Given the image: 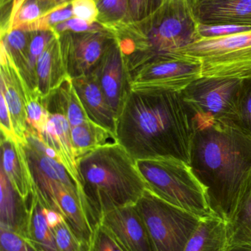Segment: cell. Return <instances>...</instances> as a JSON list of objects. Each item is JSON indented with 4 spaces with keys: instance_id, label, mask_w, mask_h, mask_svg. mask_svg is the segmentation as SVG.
I'll use <instances>...</instances> for the list:
<instances>
[{
    "instance_id": "13",
    "label": "cell",
    "mask_w": 251,
    "mask_h": 251,
    "mask_svg": "<svg viewBox=\"0 0 251 251\" xmlns=\"http://www.w3.org/2000/svg\"><path fill=\"white\" fill-rule=\"evenodd\" d=\"M100 223L124 251H156L136 205L113 209L104 214Z\"/></svg>"
},
{
    "instance_id": "15",
    "label": "cell",
    "mask_w": 251,
    "mask_h": 251,
    "mask_svg": "<svg viewBox=\"0 0 251 251\" xmlns=\"http://www.w3.org/2000/svg\"><path fill=\"white\" fill-rule=\"evenodd\" d=\"M72 82L88 119L116 134L117 117L109 106L97 76L91 72L72 79Z\"/></svg>"
},
{
    "instance_id": "6",
    "label": "cell",
    "mask_w": 251,
    "mask_h": 251,
    "mask_svg": "<svg viewBox=\"0 0 251 251\" xmlns=\"http://www.w3.org/2000/svg\"><path fill=\"white\" fill-rule=\"evenodd\" d=\"M195 59L203 76L244 79L251 77V31L231 36L199 39L176 56Z\"/></svg>"
},
{
    "instance_id": "5",
    "label": "cell",
    "mask_w": 251,
    "mask_h": 251,
    "mask_svg": "<svg viewBox=\"0 0 251 251\" xmlns=\"http://www.w3.org/2000/svg\"><path fill=\"white\" fill-rule=\"evenodd\" d=\"M147 190L167 203L200 218L216 215L207 190L189 164L173 158L136 160Z\"/></svg>"
},
{
    "instance_id": "11",
    "label": "cell",
    "mask_w": 251,
    "mask_h": 251,
    "mask_svg": "<svg viewBox=\"0 0 251 251\" xmlns=\"http://www.w3.org/2000/svg\"><path fill=\"white\" fill-rule=\"evenodd\" d=\"M93 73L111 108L119 117L131 91L129 73L116 41L103 54Z\"/></svg>"
},
{
    "instance_id": "30",
    "label": "cell",
    "mask_w": 251,
    "mask_h": 251,
    "mask_svg": "<svg viewBox=\"0 0 251 251\" xmlns=\"http://www.w3.org/2000/svg\"><path fill=\"white\" fill-rule=\"evenodd\" d=\"M46 13L39 0H25L22 4L15 7L11 30L36 22Z\"/></svg>"
},
{
    "instance_id": "2",
    "label": "cell",
    "mask_w": 251,
    "mask_h": 251,
    "mask_svg": "<svg viewBox=\"0 0 251 251\" xmlns=\"http://www.w3.org/2000/svg\"><path fill=\"white\" fill-rule=\"evenodd\" d=\"M195 122L190 165L212 210L228 222L251 169V137L231 122Z\"/></svg>"
},
{
    "instance_id": "24",
    "label": "cell",
    "mask_w": 251,
    "mask_h": 251,
    "mask_svg": "<svg viewBox=\"0 0 251 251\" xmlns=\"http://www.w3.org/2000/svg\"><path fill=\"white\" fill-rule=\"evenodd\" d=\"M28 239L38 251H57L47 208L42 204L35 191L29 203Z\"/></svg>"
},
{
    "instance_id": "18",
    "label": "cell",
    "mask_w": 251,
    "mask_h": 251,
    "mask_svg": "<svg viewBox=\"0 0 251 251\" xmlns=\"http://www.w3.org/2000/svg\"><path fill=\"white\" fill-rule=\"evenodd\" d=\"M0 190V227L28 238L30 201H27L16 191L2 170Z\"/></svg>"
},
{
    "instance_id": "37",
    "label": "cell",
    "mask_w": 251,
    "mask_h": 251,
    "mask_svg": "<svg viewBox=\"0 0 251 251\" xmlns=\"http://www.w3.org/2000/svg\"><path fill=\"white\" fill-rule=\"evenodd\" d=\"M74 17L89 23L97 22L99 11L96 0H72Z\"/></svg>"
},
{
    "instance_id": "31",
    "label": "cell",
    "mask_w": 251,
    "mask_h": 251,
    "mask_svg": "<svg viewBox=\"0 0 251 251\" xmlns=\"http://www.w3.org/2000/svg\"><path fill=\"white\" fill-rule=\"evenodd\" d=\"M235 125L251 137V77L242 79Z\"/></svg>"
},
{
    "instance_id": "17",
    "label": "cell",
    "mask_w": 251,
    "mask_h": 251,
    "mask_svg": "<svg viewBox=\"0 0 251 251\" xmlns=\"http://www.w3.org/2000/svg\"><path fill=\"white\" fill-rule=\"evenodd\" d=\"M42 140L56 152L59 162L66 168L81 191L78 163L72 146L71 126L67 119L60 113H50Z\"/></svg>"
},
{
    "instance_id": "10",
    "label": "cell",
    "mask_w": 251,
    "mask_h": 251,
    "mask_svg": "<svg viewBox=\"0 0 251 251\" xmlns=\"http://www.w3.org/2000/svg\"><path fill=\"white\" fill-rule=\"evenodd\" d=\"M60 50L68 75L72 79L89 75L115 43L109 29L99 32H65L58 35Z\"/></svg>"
},
{
    "instance_id": "26",
    "label": "cell",
    "mask_w": 251,
    "mask_h": 251,
    "mask_svg": "<svg viewBox=\"0 0 251 251\" xmlns=\"http://www.w3.org/2000/svg\"><path fill=\"white\" fill-rule=\"evenodd\" d=\"M58 36L53 29L38 30L32 32L29 44V57L28 69L24 78V82L29 91L37 94L36 65L41 54L45 50L50 41Z\"/></svg>"
},
{
    "instance_id": "7",
    "label": "cell",
    "mask_w": 251,
    "mask_h": 251,
    "mask_svg": "<svg viewBox=\"0 0 251 251\" xmlns=\"http://www.w3.org/2000/svg\"><path fill=\"white\" fill-rule=\"evenodd\" d=\"M136 207L156 251H184L203 219L162 200L147 189Z\"/></svg>"
},
{
    "instance_id": "19",
    "label": "cell",
    "mask_w": 251,
    "mask_h": 251,
    "mask_svg": "<svg viewBox=\"0 0 251 251\" xmlns=\"http://www.w3.org/2000/svg\"><path fill=\"white\" fill-rule=\"evenodd\" d=\"M68 78L58 36L55 37L38 58L36 65L37 94L42 99L56 91Z\"/></svg>"
},
{
    "instance_id": "32",
    "label": "cell",
    "mask_w": 251,
    "mask_h": 251,
    "mask_svg": "<svg viewBox=\"0 0 251 251\" xmlns=\"http://www.w3.org/2000/svg\"><path fill=\"white\" fill-rule=\"evenodd\" d=\"M87 251H124L112 234L100 224L93 228Z\"/></svg>"
},
{
    "instance_id": "27",
    "label": "cell",
    "mask_w": 251,
    "mask_h": 251,
    "mask_svg": "<svg viewBox=\"0 0 251 251\" xmlns=\"http://www.w3.org/2000/svg\"><path fill=\"white\" fill-rule=\"evenodd\" d=\"M47 209L57 251H86L64 217L56 211Z\"/></svg>"
},
{
    "instance_id": "21",
    "label": "cell",
    "mask_w": 251,
    "mask_h": 251,
    "mask_svg": "<svg viewBox=\"0 0 251 251\" xmlns=\"http://www.w3.org/2000/svg\"><path fill=\"white\" fill-rule=\"evenodd\" d=\"M49 113H60L67 119L71 128L90 120L75 91L71 78H68L56 91L42 99Z\"/></svg>"
},
{
    "instance_id": "23",
    "label": "cell",
    "mask_w": 251,
    "mask_h": 251,
    "mask_svg": "<svg viewBox=\"0 0 251 251\" xmlns=\"http://www.w3.org/2000/svg\"><path fill=\"white\" fill-rule=\"evenodd\" d=\"M71 137L76 159L100 148L119 143L114 133L91 120L72 127Z\"/></svg>"
},
{
    "instance_id": "35",
    "label": "cell",
    "mask_w": 251,
    "mask_h": 251,
    "mask_svg": "<svg viewBox=\"0 0 251 251\" xmlns=\"http://www.w3.org/2000/svg\"><path fill=\"white\" fill-rule=\"evenodd\" d=\"M165 0H129V11L124 22H139L154 13Z\"/></svg>"
},
{
    "instance_id": "38",
    "label": "cell",
    "mask_w": 251,
    "mask_h": 251,
    "mask_svg": "<svg viewBox=\"0 0 251 251\" xmlns=\"http://www.w3.org/2000/svg\"><path fill=\"white\" fill-rule=\"evenodd\" d=\"M0 127L1 137L7 140L19 142L12 125L10 111L2 94H0Z\"/></svg>"
},
{
    "instance_id": "40",
    "label": "cell",
    "mask_w": 251,
    "mask_h": 251,
    "mask_svg": "<svg viewBox=\"0 0 251 251\" xmlns=\"http://www.w3.org/2000/svg\"><path fill=\"white\" fill-rule=\"evenodd\" d=\"M42 5L44 6L46 12L53 10L55 7L65 4V3L71 2L72 0H39Z\"/></svg>"
},
{
    "instance_id": "14",
    "label": "cell",
    "mask_w": 251,
    "mask_h": 251,
    "mask_svg": "<svg viewBox=\"0 0 251 251\" xmlns=\"http://www.w3.org/2000/svg\"><path fill=\"white\" fill-rule=\"evenodd\" d=\"M199 25L251 26V0H188Z\"/></svg>"
},
{
    "instance_id": "36",
    "label": "cell",
    "mask_w": 251,
    "mask_h": 251,
    "mask_svg": "<svg viewBox=\"0 0 251 251\" xmlns=\"http://www.w3.org/2000/svg\"><path fill=\"white\" fill-rule=\"evenodd\" d=\"M106 29H108L107 28L99 22L89 23L76 17L71 18L62 23L58 24L53 28V30L57 35L65 32H99Z\"/></svg>"
},
{
    "instance_id": "1",
    "label": "cell",
    "mask_w": 251,
    "mask_h": 251,
    "mask_svg": "<svg viewBox=\"0 0 251 251\" xmlns=\"http://www.w3.org/2000/svg\"><path fill=\"white\" fill-rule=\"evenodd\" d=\"M195 130L194 113L181 92L131 90L116 135L136 160L173 158L190 165Z\"/></svg>"
},
{
    "instance_id": "33",
    "label": "cell",
    "mask_w": 251,
    "mask_h": 251,
    "mask_svg": "<svg viewBox=\"0 0 251 251\" xmlns=\"http://www.w3.org/2000/svg\"><path fill=\"white\" fill-rule=\"evenodd\" d=\"M251 31V26L235 25H206L197 24L199 39L224 38Z\"/></svg>"
},
{
    "instance_id": "8",
    "label": "cell",
    "mask_w": 251,
    "mask_h": 251,
    "mask_svg": "<svg viewBox=\"0 0 251 251\" xmlns=\"http://www.w3.org/2000/svg\"><path fill=\"white\" fill-rule=\"evenodd\" d=\"M241 82L235 78L203 76L181 93L195 120L235 124Z\"/></svg>"
},
{
    "instance_id": "22",
    "label": "cell",
    "mask_w": 251,
    "mask_h": 251,
    "mask_svg": "<svg viewBox=\"0 0 251 251\" xmlns=\"http://www.w3.org/2000/svg\"><path fill=\"white\" fill-rule=\"evenodd\" d=\"M229 246L251 244V169L228 221Z\"/></svg>"
},
{
    "instance_id": "34",
    "label": "cell",
    "mask_w": 251,
    "mask_h": 251,
    "mask_svg": "<svg viewBox=\"0 0 251 251\" xmlns=\"http://www.w3.org/2000/svg\"><path fill=\"white\" fill-rule=\"evenodd\" d=\"M0 251H38L26 237L0 227Z\"/></svg>"
},
{
    "instance_id": "41",
    "label": "cell",
    "mask_w": 251,
    "mask_h": 251,
    "mask_svg": "<svg viewBox=\"0 0 251 251\" xmlns=\"http://www.w3.org/2000/svg\"><path fill=\"white\" fill-rule=\"evenodd\" d=\"M228 251H251V244L229 246Z\"/></svg>"
},
{
    "instance_id": "4",
    "label": "cell",
    "mask_w": 251,
    "mask_h": 251,
    "mask_svg": "<svg viewBox=\"0 0 251 251\" xmlns=\"http://www.w3.org/2000/svg\"><path fill=\"white\" fill-rule=\"evenodd\" d=\"M77 163L81 194L92 228L104 214L136 205L147 189L136 159L119 143L87 153Z\"/></svg>"
},
{
    "instance_id": "39",
    "label": "cell",
    "mask_w": 251,
    "mask_h": 251,
    "mask_svg": "<svg viewBox=\"0 0 251 251\" xmlns=\"http://www.w3.org/2000/svg\"><path fill=\"white\" fill-rule=\"evenodd\" d=\"M1 21H0V35L1 36L11 30L12 22L14 14L15 0H0Z\"/></svg>"
},
{
    "instance_id": "16",
    "label": "cell",
    "mask_w": 251,
    "mask_h": 251,
    "mask_svg": "<svg viewBox=\"0 0 251 251\" xmlns=\"http://www.w3.org/2000/svg\"><path fill=\"white\" fill-rule=\"evenodd\" d=\"M1 170L21 196L30 201L33 182L23 145L1 137Z\"/></svg>"
},
{
    "instance_id": "12",
    "label": "cell",
    "mask_w": 251,
    "mask_h": 251,
    "mask_svg": "<svg viewBox=\"0 0 251 251\" xmlns=\"http://www.w3.org/2000/svg\"><path fill=\"white\" fill-rule=\"evenodd\" d=\"M0 57V91L7 103L11 118L12 125L18 140L21 144L25 146L28 143L26 138L28 128L27 100L28 94L32 92L29 91L25 85L17 68L15 66L2 42H1Z\"/></svg>"
},
{
    "instance_id": "25",
    "label": "cell",
    "mask_w": 251,
    "mask_h": 251,
    "mask_svg": "<svg viewBox=\"0 0 251 251\" xmlns=\"http://www.w3.org/2000/svg\"><path fill=\"white\" fill-rule=\"evenodd\" d=\"M31 37L32 32H26L22 29H13L1 36V42L5 46L22 79L25 78L28 69Z\"/></svg>"
},
{
    "instance_id": "29",
    "label": "cell",
    "mask_w": 251,
    "mask_h": 251,
    "mask_svg": "<svg viewBox=\"0 0 251 251\" xmlns=\"http://www.w3.org/2000/svg\"><path fill=\"white\" fill-rule=\"evenodd\" d=\"M99 15L97 22L106 28L126 20L129 0H97Z\"/></svg>"
},
{
    "instance_id": "3",
    "label": "cell",
    "mask_w": 251,
    "mask_h": 251,
    "mask_svg": "<svg viewBox=\"0 0 251 251\" xmlns=\"http://www.w3.org/2000/svg\"><path fill=\"white\" fill-rule=\"evenodd\" d=\"M107 29L116 38L129 75L156 59L176 56L199 40L188 0H165L143 20L122 22Z\"/></svg>"
},
{
    "instance_id": "28",
    "label": "cell",
    "mask_w": 251,
    "mask_h": 251,
    "mask_svg": "<svg viewBox=\"0 0 251 251\" xmlns=\"http://www.w3.org/2000/svg\"><path fill=\"white\" fill-rule=\"evenodd\" d=\"M27 115V131L35 133L42 140L50 119V113L43 104L42 98L36 93L28 94Z\"/></svg>"
},
{
    "instance_id": "9",
    "label": "cell",
    "mask_w": 251,
    "mask_h": 251,
    "mask_svg": "<svg viewBox=\"0 0 251 251\" xmlns=\"http://www.w3.org/2000/svg\"><path fill=\"white\" fill-rule=\"evenodd\" d=\"M131 90L181 92L203 76L200 61L186 56L156 59L130 74Z\"/></svg>"
},
{
    "instance_id": "42",
    "label": "cell",
    "mask_w": 251,
    "mask_h": 251,
    "mask_svg": "<svg viewBox=\"0 0 251 251\" xmlns=\"http://www.w3.org/2000/svg\"><path fill=\"white\" fill-rule=\"evenodd\" d=\"M96 1H97V0H96Z\"/></svg>"
},
{
    "instance_id": "20",
    "label": "cell",
    "mask_w": 251,
    "mask_h": 251,
    "mask_svg": "<svg viewBox=\"0 0 251 251\" xmlns=\"http://www.w3.org/2000/svg\"><path fill=\"white\" fill-rule=\"evenodd\" d=\"M228 223L217 215L203 218L184 251H228Z\"/></svg>"
}]
</instances>
